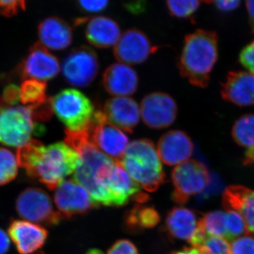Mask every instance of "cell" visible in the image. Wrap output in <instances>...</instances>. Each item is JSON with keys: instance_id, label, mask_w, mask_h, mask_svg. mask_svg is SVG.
<instances>
[{"instance_id": "37", "label": "cell", "mask_w": 254, "mask_h": 254, "mask_svg": "<svg viewBox=\"0 0 254 254\" xmlns=\"http://www.w3.org/2000/svg\"><path fill=\"white\" fill-rule=\"evenodd\" d=\"M107 254H138L136 246L127 240H119L115 242Z\"/></svg>"}, {"instance_id": "35", "label": "cell", "mask_w": 254, "mask_h": 254, "mask_svg": "<svg viewBox=\"0 0 254 254\" xmlns=\"http://www.w3.org/2000/svg\"><path fill=\"white\" fill-rule=\"evenodd\" d=\"M19 100H21L19 88L16 85H9L3 91L0 98V105L1 108H6L17 104Z\"/></svg>"}, {"instance_id": "10", "label": "cell", "mask_w": 254, "mask_h": 254, "mask_svg": "<svg viewBox=\"0 0 254 254\" xmlns=\"http://www.w3.org/2000/svg\"><path fill=\"white\" fill-rule=\"evenodd\" d=\"M99 71V61L94 50L81 46L72 50L64 61L65 80L73 86H89Z\"/></svg>"}, {"instance_id": "19", "label": "cell", "mask_w": 254, "mask_h": 254, "mask_svg": "<svg viewBox=\"0 0 254 254\" xmlns=\"http://www.w3.org/2000/svg\"><path fill=\"white\" fill-rule=\"evenodd\" d=\"M8 232L20 254L36 252L46 243L48 235L44 227L26 220L11 222Z\"/></svg>"}, {"instance_id": "34", "label": "cell", "mask_w": 254, "mask_h": 254, "mask_svg": "<svg viewBox=\"0 0 254 254\" xmlns=\"http://www.w3.org/2000/svg\"><path fill=\"white\" fill-rule=\"evenodd\" d=\"M230 254H254V238L241 237L232 242Z\"/></svg>"}, {"instance_id": "6", "label": "cell", "mask_w": 254, "mask_h": 254, "mask_svg": "<svg viewBox=\"0 0 254 254\" xmlns=\"http://www.w3.org/2000/svg\"><path fill=\"white\" fill-rule=\"evenodd\" d=\"M29 107H6L0 110V143L22 146L31 139L32 134L44 133L45 127L35 123Z\"/></svg>"}, {"instance_id": "27", "label": "cell", "mask_w": 254, "mask_h": 254, "mask_svg": "<svg viewBox=\"0 0 254 254\" xmlns=\"http://www.w3.org/2000/svg\"><path fill=\"white\" fill-rule=\"evenodd\" d=\"M190 243L203 254H230L226 239L207 235L198 226Z\"/></svg>"}, {"instance_id": "31", "label": "cell", "mask_w": 254, "mask_h": 254, "mask_svg": "<svg viewBox=\"0 0 254 254\" xmlns=\"http://www.w3.org/2000/svg\"><path fill=\"white\" fill-rule=\"evenodd\" d=\"M169 12L174 17H191L200 6V0H165Z\"/></svg>"}, {"instance_id": "44", "label": "cell", "mask_w": 254, "mask_h": 254, "mask_svg": "<svg viewBox=\"0 0 254 254\" xmlns=\"http://www.w3.org/2000/svg\"><path fill=\"white\" fill-rule=\"evenodd\" d=\"M202 1H204L207 4H210V3L213 2V0H202Z\"/></svg>"}, {"instance_id": "23", "label": "cell", "mask_w": 254, "mask_h": 254, "mask_svg": "<svg viewBox=\"0 0 254 254\" xmlns=\"http://www.w3.org/2000/svg\"><path fill=\"white\" fill-rule=\"evenodd\" d=\"M222 201L227 210H235L242 215L247 231L254 235V190L245 187H229Z\"/></svg>"}, {"instance_id": "2", "label": "cell", "mask_w": 254, "mask_h": 254, "mask_svg": "<svg viewBox=\"0 0 254 254\" xmlns=\"http://www.w3.org/2000/svg\"><path fill=\"white\" fill-rule=\"evenodd\" d=\"M65 143L72 147L79 155V161L73 173L74 181L84 187L95 204L112 206L109 192L100 184L102 172L115 162L93 145L88 129L71 131L66 129Z\"/></svg>"}, {"instance_id": "14", "label": "cell", "mask_w": 254, "mask_h": 254, "mask_svg": "<svg viewBox=\"0 0 254 254\" xmlns=\"http://www.w3.org/2000/svg\"><path fill=\"white\" fill-rule=\"evenodd\" d=\"M60 71L59 60L41 43H37L30 48L27 56L18 68L21 78L43 82L53 79Z\"/></svg>"}, {"instance_id": "1", "label": "cell", "mask_w": 254, "mask_h": 254, "mask_svg": "<svg viewBox=\"0 0 254 254\" xmlns=\"http://www.w3.org/2000/svg\"><path fill=\"white\" fill-rule=\"evenodd\" d=\"M16 157L18 166L24 168L28 176L38 179L52 190L74 173L79 161L77 151L65 142L46 146L35 139L19 147Z\"/></svg>"}, {"instance_id": "22", "label": "cell", "mask_w": 254, "mask_h": 254, "mask_svg": "<svg viewBox=\"0 0 254 254\" xmlns=\"http://www.w3.org/2000/svg\"><path fill=\"white\" fill-rule=\"evenodd\" d=\"M85 33L92 46L98 48L115 47L122 36L118 23L106 16H95L88 20Z\"/></svg>"}, {"instance_id": "9", "label": "cell", "mask_w": 254, "mask_h": 254, "mask_svg": "<svg viewBox=\"0 0 254 254\" xmlns=\"http://www.w3.org/2000/svg\"><path fill=\"white\" fill-rule=\"evenodd\" d=\"M88 132L90 140L102 153L115 161L121 160L129 144L128 137L110 123L103 112H95Z\"/></svg>"}, {"instance_id": "32", "label": "cell", "mask_w": 254, "mask_h": 254, "mask_svg": "<svg viewBox=\"0 0 254 254\" xmlns=\"http://www.w3.org/2000/svg\"><path fill=\"white\" fill-rule=\"evenodd\" d=\"M226 239L232 240L247 231L245 220L238 212L227 210L226 213Z\"/></svg>"}, {"instance_id": "39", "label": "cell", "mask_w": 254, "mask_h": 254, "mask_svg": "<svg viewBox=\"0 0 254 254\" xmlns=\"http://www.w3.org/2000/svg\"><path fill=\"white\" fill-rule=\"evenodd\" d=\"M213 2L219 11L230 12L240 6L241 0H213Z\"/></svg>"}, {"instance_id": "16", "label": "cell", "mask_w": 254, "mask_h": 254, "mask_svg": "<svg viewBox=\"0 0 254 254\" xmlns=\"http://www.w3.org/2000/svg\"><path fill=\"white\" fill-rule=\"evenodd\" d=\"M157 150L163 163L170 166H177L190 160L193 154V145L187 133L173 130L160 138Z\"/></svg>"}, {"instance_id": "26", "label": "cell", "mask_w": 254, "mask_h": 254, "mask_svg": "<svg viewBox=\"0 0 254 254\" xmlns=\"http://www.w3.org/2000/svg\"><path fill=\"white\" fill-rule=\"evenodd\" d=\"M160 216L153 206H143L137 203L125 216V225L129 230L136 231L151 229L158 225Z\"/></svg>"}, {"instance_id": "33", "label": "cell", "mask_w": 254, "mask_h": 254, "mask_svg": "<svg viewBox=\"0 0 254 254\" xmlns=\"http://www.w3.org/2000/svg\"><path fill=\"white\" fill-rule=\"evenodd\" d=\"M26 0H0V14L12 17L21 10L26 9Z\"/></svg>"}, {"instance_id": "36", "label": "cell", "mask_w": 254, "mask_h": 254, "mask_svg": "<svg viewBox=\"0 0 254 254\" xmlns=\"http://www.w3.org/2000/svg\"><path fill=\"white\" fill-rule=\"evenodd\" d=\"M78 6L86 13H98L106 9L109 0H77Z\"/></svg>"}, {"instance_id": "18", "label": "cell", "mask_w": 254, "mask_h": 254, "mask_svg": "<svg viewBox=\"0 0 254 254\" xmlns=\"http://www.w3.org/2000/svg\"><path fill=\"white\" fill-rule=\"evenodd\" d=\"M221 95L225 101L237 106H253L254 75L245 71L229 73L222 84Z\"/></svg>"}, {"instance_id": "42", "label": "cell", "mask_w": 254, "mask_h": 254, "mask_svg": "<svg viewBox=\"0 0 254 254\" xmlns=\"http://www.w3.org/2000/svg\"><path fill=\"white\" fill-rule=\"evenodd\" d=\"M170 254H203L195 248H185L180 252H175Z\"/></svg>"}, {"instance_id": "4", "label": "cell", "mask_w": 254, "mask_h": 254, "mask_svg": "<svg viewBox=\"0 0 254 254\" xmlns=\"http://www.w3.org/2000/svg\"><path fill=\"white\" fill-rule=\"evenodd\" d=\"M120 163L147 191H155L165 181L158 150L150 140H135L129 143Z\"/></svg>"}, {"instance_id": "15", "label": "cell", "mask_w": 254, "mask_h": 254, "mask_svg": "<svg viewBox=\"0 0 254 254\" xmlns=\"http://www.w3.org/2000/svg\"><path fill=\"white\" fill-rule=\"evenodd\" d=\"M149 38L138 29L127 30L114 47V55L119 63L128 65L143 63L155 51Z\"/></svg>"}, {"instance_id": "43", "label": "cell", "mask_w": 254, "mask_h": 254, "mask_svg": "<svg viewBox=\"0 0 254 254\" xmlns=\"http://www.w3.org/2000/svg\"><path fill=\"white\" fill-rule=\"evenodd\" d=\"M86 254H103V253L99 250L92 249V250H88Z\"/></svg>"}, {"instance_id": "21", "label": "cell", "mask_w": 254, "mask_h": 254, "mask_svg": "<svg viewBox=\"0 0 254 254\" xmlns=\"http://www.w3.org/2000/svg\"><path fill=\"white\" fill-rule=\"evenodd\" d=\"M38 33L41 44L55 51L66 49L73 40L71 26L58 16L45 18L38 26Z\"/></svg>"}, {"instance_id": "40", "label": "cell", "mask_w": 254, "mask_h": 254, "mask_svg": "<svg viewBox=\"0 0 254 254\" xmlns=\"http://www.w3.org/2000/svg\"><path fill=\"white\" fill-rule=\"evenodd\" d=\"M9 237L4 230L0 229V254H6L9 250Z\"/></svg>"}, {"instance_id": "38", "label": "cell", "mask_w": 254, "mask_h": 254, "mask_svg": "<svg viewBox=\"0 0 254 254\" xmlns=\"http://www.w3.org/2000/svg\"><path fill=\"white\" fill-rule=\"evenodd\" d=\"M240 63L254 75V41L243 48L240 55Z\"/></svg>"}, {"instance_id": "45", "label": "cell", "mask_w": 254, "mask_h": 254, "mask_svg": "<svg viewBox=\"0 0 254 254\" xmlns=\"http://www.w3.org/2000/svg\"><path fill=\"white\" fill-rule=\"evenodd\" d=\"M44 254L42 253V252H40V253H38V254Z\"/></svg>"}, {"instance_id": "30", "label": "cell", "mask_w": 254, "mask_h": 254, "mask_svg": "<svg viewBox=\"0 0 254 254\" xmlns=\"http://www.w3.org/2000/svg\"><path fill=\"white\" fill-rule=\"evenodd\" d=\"M17 159L10 150L0 148V186L14 180L18 173Z\"/></svg>"}, {"instance_id": "29", "label": "cell", "mask_w": 254, "mask_h": 254, "mask_svg": "<svg viewBox=\"0 0 254 254\" xmlns=\"http://www.w3.org/2000/svg\"><path fill=\"white\" fill-rule=\"evenodd\" d=\"M198 227L207 235L226 239V213L219 210L210 212L198 220Z\"/></svg>"}, {"instance_id": "25", "label": "cell", "mask_w": 254, "mask_h": 254, "mask_svg": "<svg viewBox=\"0 0 254 254\" xmlns=\"http://www.w3.org/2000/svg\"><path fill=\"white\" fill-rule=\"evenodd\" d=\"M232 136L237 144L245 148L244 163L254 166V115H245L234 124Z\"/></svg>"}, {"instance_id": "41", "label": "cell", "mask_w": 254, "mask_h": 254, "mask_svg": "<svg viewBox=\"0 0 254 254\" xmlns=\"http://www.w3.org/2000/svg\"><path fill=\"white\" fill-rule=\"evenodd\" d=\"M247 10H248L249 20L252 28V32L254 33V0H246Z\"/></svg>"}, {"instance_id": "7", "label": "cell", "mask_w": 254, "mask_h": 254, "mask_svg": "<svg viewBox=\"0 0 254 254\" xmlns=\"http://www.w3.org/2000/svg\"><path fill=\"white\" fill-rule=\"evenodd\" d=\"M173 199L178 204L187 203L191 195L204 190L210 182L208 169L195 160L177 165L172 173Z\"/></svg>"}, {"instance_id": "17", "label": "cell", "mask_w": 254, "mask_h": 254, "mask_svg": "<svg viewBox=\"0 0 254 254\" xmlns=\"http://www.w3.org/2000/svg\"><path fill=\"white\" fill-rule=\"evenodd\" d=\"M103 113L110 123L128 133L133 131L141 117L140 107L129 97H113L107 100Z\"/></svg>"}, {"instance_id": "5", "label": "cell", "mask_w": 254, "mask_h": 254, "mask_svg": "<svg viewBox=\"0 0 254 254\" xmlns=\"http://www.w3.org/2000/svg\"><path fill=\"white\" fill-rule=\"evenodd\" d=\"M53 112L71 131L88 129L94 116L91 100L74 88H68L51 98Z\"/></svg>"}, {"instance_id": "8", "label": "cell", "mask_w": 254, "mask_h": 254, "mask_svg": "<svg viewBox=\"0 0 254 254\" xmlns=\"http://www.w3.org/2000/svg\"><path fill=\"white\" fill-rule=\"evenodd\" d=\"M16 207L21 218L46 226H55L64 219L53 208L49 195L37 187L23 190L16 200Z\"/></svg>"}, {"instance_id": "12", "label": "cell", "mask_w": 254, "mask_h": 254, "mask_svg": "<svg viewBox=\"0 0 254 254\" xmlns=\"http://www.w3.org/2000/svg\"><path fill=\"white\" fill-rule=\"evenodd\" d=\"M54 199L59 213L64 218L81 215L98 208L89 193L74 180H65L55 190Z\"/></svg>"}, {"instance_id": "13", "label": "cell", "mask_w": 254, "mask_h": 254, "mask_svg": "<svg viewBox=\"0 0 254 254\" xmlns=\"http://www.w3.org/2000/svg\"><path fill=\"white\" fill-rule=\"evenodd\" d=\"M140 112L145 125L153 129L170 126L177 115L176 102L170 95L162 92L150 93L142 100Z\"/></svg>"}, {"instance_id": "3", "label": "cell", "mask_w": 254, "mask_h": 254, "mask_svg": "<svg viewBox=\"0 0 254 254\" xmlns=\"http://www.w3.org/2000/svg\"><path fill=\"white\" fill-rule=\"evenodd\" d=\"M218 58L216 33L197 30L185 38L178 63L180 74L193 86L205 88Z\"/></svg>"}, {"instance_id": "20", "label": "cell", "mask_w": 254, "mask_h": 254, "mask_svg": "<svg viewBox=\"0 0 254 254\" xmlns=\"http://www.w3.org/2000/svg\"><path fill=\"white\" fill-rule=\"evenodd\" d=\"M103 84L106 91L113 97H128L137 91L138 75L129 65L113 64L103 73Z\"/></svg>"}, {"instance_id": "11", "label": "cell", "mask_w": 254, "mask_h": 254, "mask_svg": "<svg viewBox=\"0 0 254 254\" xmlns=\"http://www.w3.org/2000/svg\"><path fill=\"white\" fill-rule=\"evenodd\" d=\"M100 183L109 192L112 206H122L141 192L140 185L127 173L120 162L115 161L103 170Z\"/></svg>"}, {"instance_id": "24", "label": "cell", "mask_w": 254, "mask_h": 254, "mask_svg": "<svg viewBox=\"0 0 254 254\" xmlns=\"http://www.w3.org/2000/svg\"><path fill=\"white\" fill-rule=\"evenodd\" d=\"M198 226V220L193 211L184 207H175L165 219V228L169 236L177 240H187L193 237Z\"/></svg>"}, {"instance_id": "28", "label": "cell", "mask_w": 254, "mask_h": 254, "mask_svg": "<svg viewBox=\"0 0 254 254\" xmlns=\"http://www.w3.org/2000/svg\"><path fill=\"white\" fill-rule=\"evenodd\" d=\"M46 83L35 79L26 80L20 89L21 101L28 106L40 104L46 101Z\"/></svg>"}]
</instances>
